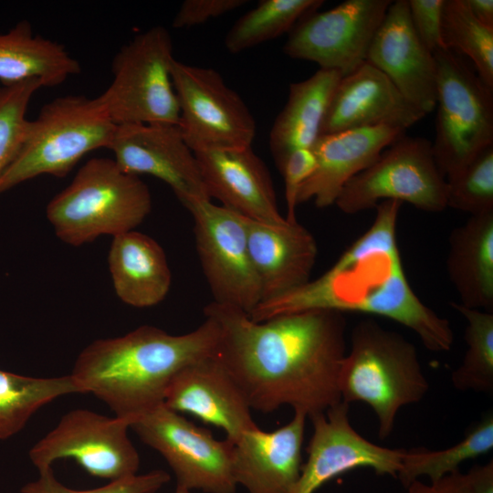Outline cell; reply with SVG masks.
<instances>
[{
    "label": "cell",
    "mask_w": 493,
    "mask_h": 493,
    "mask_svg": "<svg viewBox=\"0 0 493 493\" xmlns=\"http://www.w3.org/2000/svg\"><path fill=\"white\" fill-rule=\"evenodd\" d=\"M218 329L215 356L251 409L282 405L307 416L341 401L339 373L347 352L344 314L308 310L254 321L244 310L215 301L204 309Z\"/></svg>",
    "instance_id": "6da1fadb"
},
{
    "label": "cell",
    "mask_w": 493,
    "mask_h": 493,
    "mask_svg": "<svg viewBox=\"0 0 493 493\" xmlns=\"http://www.w3.org/2000/svg\"><path fill=\"white\" fill-rule=\"evenodd\" d=\"M402 204L375 206L371 226L322 275L273 299L249 314L254 321L308 310L357 312L385 317L412 330L432 351L454 344L449 321L416 296L405 276L396 227Z\"/></svg>",
    "instance_id": "7a4b0ae2"
},
{
    "label": "cell",
    "mask_w": 493,
    "mask_h": 493,
    "mask_svg": "<svg viewBox=\"0 0 493 493\" xmlns=\"http://www.w3.org/2000/svg\"><path fill=\"white\" fill-rule=\"evenodd\" d=\"M205 318L185 334L143 325L120 337L96 340L79 354L70 375L82 393L94 394L131 424L163 404L167 386L181 368L215 354L218 329Z\"/></svg>",
    "instance_id": "3957f363"
},
{
    "label": "cell",
    "mask_w": 493,
    "mask_h": 493,
    "mask_svg": "<svg viewBox=\"0 0 493 493\" xmlns=\"http://www.w3.org/2000/svg\"><path fill=\"white\" fill-rule=\"evenodd\" d=\"M341 401L367 404L384 440L393 430L398 411L420 402L429 390L414 345L399 332L373 320L352 329L339 373Z\"/></svg>",
    "instance_id": "277c9868"
},
{
    "label": "cell",
    "mask_w": 493,
    "mask_h": 493,
    "mask_svg": "<svg viewBox=\"0 0 493 493\" xmlns=\"http://www.w3.org/2000/svg\"><path fill=\"white\" fill-rule=\"evenodd\" d=\"M152 195L140 176L121 170L114 159L92 158L54 196L46 215L56 236L79 246L100 236L135 230L152 210Z\"/></svg>",
    "instance_id": "5b68a950"
},
{
    "label": "cell",
    "mask_w": 493,
    "mask_h": 493,
    "mask_svg": "<svg viewBox=\"0 0 493 493\" xmlns=\"http://www.w3.org/2000/svg\"><path fill=\"white\" fill-rule=\"evenodd\" d=\"M116 127L98 97L52 100L28 120L20 150L0 176V194L42 174L66 176L87 153L109 149Z\"/></svg>",
    "instance_id": "8992f818"
},
{
    "label": "cell",
    "mask_w": 493,
    "mask_h": 493,
    "mask_svg": "<svg viewBox=\"0 0 493 493\" xmlns=\"http://www.w3.org/2000/svg\"><path fill=\"white\" fill-rule=\"evenodd\" d=\"M169 31L155 26L121 47L112 61L113 79L98 96L116 125H178L172 79L174 61Z\"/></svg>",
    "instance_id": "52a82bcc"
},
{
    "label": "cell",
    "mask_w": 493,
    "mask_h": 493,
    "mask_svg": "<svg viewBox=\"0 0 493 493\" xmlns=\"http://www.w3.org/2000/svg\"><path fill=\"white\" fill-rule=\"evenodd\" d=\"M437 114L432 150L446 179L493 145V90L449 49L434 53Z\"/></svg>",
    "instance_id": "ba28073f"
},
{
    "label": "cell",
    "mask_w": 493,
    "mask_h": 493,
    "mask_svg": "<svg viewBox=\"0 0 493 493\" xmlns=\"http://www.w3.org/2000/svg\"><path fill=\"white\" fill-rule=\"evenodd\" d=\"M386 200L407 203L428 213L447 208L446 181L435 163L430 141L404 134L352 177L334 205L353 215Z\"/></svg>",
    "instance_id": "9c48e42d"
},
{
    "label": "cell",
    "mask_w": 493,
    "mask_h": 493,
    "mask_svg": "<svg viewBox=\"0 0 493 493\" xmlns=\"http://www.w3.org/2000/svg\"><path fill=\"white\" fill-rule=\"evenodd\" d=\"M172 79L179 105L178 127L194 152L252 145L256 121L218 71L174 59Z\"/></svg>",
    "instance_id": "30bf717a"
},
{
    "label": "cell",
    "mask_w": 493,
    "mask_h": 493,
    "mask_svg": "<svg viewBox=\"0 0 493 493\" xmlns=\"http://www.w3.org/2000/svg\"><path fill=\"white\" fill-rule=\"evenodd\" d=\"M140 439L158 451L174 473L176 487L205 493H235L233 444L217 440L163 404L130 424Z\"/></svg>",
    "instance_id": "8fae6325"
},
{
    "label": "cell",
    "mask_w": 493,
    "mask_h": 493,
    "mask_svg": "<svg viewBox=\"0 0 493 493\" xmlns=\"http://www.w3.org/2000/svg\"><path fill=\"white\" fill-rule=\"evenodd\" d=\"M194 219L196 249L216 303L248 315L261 301V288L248 249L246 217L211 200L186 208Z\"/></svg>",
    "instance_id": "7c38bea8"
},
{
    "label": "cell",
    "mask_w": 493,
    "mask_h": 493,
    "mask_svg": "<svg viewBox=\"0 0 493 493\" xmlns=\"http://www.w3.org/2000/svg\"><path fill=\"white\" fill-rule=\"evenodd\" d=\"M129 429V422L115 415L74 409L32 446L29 457L38 471L52 467L57 460L72 458L91 476L121 479L136 475L140 466Z\"/></svg>",
    "instance_id": "4fadbf2b"
},
{
    "label": "cell",
    "mask_w": 493,
    "mask_h": 493,
    "mask_svg": "<svg viewBox=\"0 0 493 493\" xmlns=\"http://www.w3.org/2000/svg\"><path fill=\"white\" fill-rule=\"evenodd\" d=\"M392 0H346L311 12L291 29L283 46L291 58L317 63L342 77L366 61L369 47Z\"/></svg>",
    "instance_id": "5bb4252c"
},
{
    "label": "cell",
    "mask_w": 493,
    "mask_h": 493,
    "mask_svg": "<svg viewBox=\"0 0 493 493\" xmlns=\"http://www.w3.org/2000/svg\"><path fill=\"white\" fill-rule=\"evenodd\" d=\"M349 404L341 401L309 417L313 432L292 493H315L335 477L356 468H370L393 477L401 468L405 449L389 448L361 435L351 425Z\"/></svg>",
    "instance_id": "9a60e30c"
},
{
    "label": "cell",
    "mask_w": 493,
    "mask_h": 493,
    "mask_svg": "<svg viewBox=\"0 0 493 493\" xmlns=\"http://www.w3.org/2000/svg\"><path fill=\"white\" fill-rule=\"evenodd\" d=\"M109 150L125 173L152 175L168 184L185 208L194 201L211 200L178 125H117Z\"/></svg>",
    "instance_id": "2e32d148"
},
{
    "label": "cell",
    "mask_w": 493,
    "mask_h": 493,
    "mask_svg": "<svg viewBox=\"0 0 493 493\" xmlns=\"http://www.w3.org/2000/svg\"><path fill=\"white\" fill-rule=\"evenodd\" d=\"M366 61L382 71L425 115L435 109V56L412 26L407 0L391 3L371 43Z\"/></svg>",
    "instance_id": "e0dca14e"
},
{
    "label": "cell",
    "mask_w": 493,
    "mask_h": 493,
    "mask_svg": "<svg viewBox=\"0 0 493 493\" xmlns=\"http://www.w3.org/2000/svg\"><path fill=\"white\" fill-rule=\"evenodd\" d=\"M163 404L222 428L232 443L257 426L240 387L215 355L181 368L167 386Z\"/></svg>",
    "instance_id": "ac0fdd59"
},
{
    "label": "cell",
    "mask_w": 493,
    "mask_h": 493,
    "mask_svg": "<svg viewBox=\"0 0 493 493\" xmlns=\"http://www.w3.org/2000/svg\"><path fill=\"white\" fill-rule=\"evenodd\" d=\"M425 116L382 71L365 61L340 79L327 108L320 135L378 126L406 131Z\"/></svg>",
    "instance_id": "d6986e66"
},
{
    "label": "cell",
    "mask_w": 493,
    "mask_h": 493,
    "mask_svg": "<svg viewBox=\"0 0 493 493\" xmlns=\"http://www.w3.org/2000/svg\"><path fill=\"white\" fill-rule=\"evenodd\" d=\"M194 153L210 198L253 220L269 224L285 221L269 171L251 146Z\"/></svg>",
    "instance_id": "ffe728a7"
},
{
    "label": "cell",
    "mask_w": 493,
    "mask_h": 493,
    "mask_svg": "<svg viewBox=\"0 0 493 493\" xmlns=\"http://www.w3.org/2000/svg\"><path fill=\"white\" fill-rule=\"evenodd\" d=\"M307 414L296 410L292 419L271 432L257 426L233 442V474L248 493H292L302 467Z\"/></svg>",
    "instance_id": "44dd1931"
},
{
    "label": "cell",
    "mask_w": 493,
    "mask_h": 493,
    "mask_svg": "<svg viewBox=\"0 0 493 493\" xmlns=\"http://www.w3.org/2000/svg\"><path fill=\"white\" fill-rule=\"evenodd\" d=\"M404 134L400 128L378 126L320 135L311 147L316 168L299 189L298 205L311 199L319 208L334 205L343 186Z\"/></svg>",
    "instance_id": "7402d4cb"
},
{
    "label": "cell",
    "mask_w": 493,
    "mask_h": 493,
    "mask_svg": "<svg viewBox=\"0 0 493 493\" xmlns=\"http://www.w3.org/2000/svg\"><path fill=\"white\" fill-rule=\"evenodd\" d=\"M249 254L261 288V301L310 280L318 246L297 219L269 224L246 217ZM260 301V302H261Z\"/></svg>",
    "instance_id": "603a6c76"
},
{
    "label": "cell",
    "mask_w": 493,
    "mask_h": 493,
    "mask_svg": "<svg viewBox=\"0 0 493 493\" xmlns=\"http://www.w3.org/2000/svg\"><path fill=\"white\" fill-rule=\"evenodd\" d=\"M108 264L115 293L127 305H157L170 290L172 274L166 255L145 234L132 230L114 236Z\"/></svg>",
    "instance_id": "cb8c5ba5"
},
{
    "label": "cell",
    "mask_w": 493,
    "mask_h": 493,
    "mask_svg": "<svg viewBox=\"0 0 493 493\" xmlns=\"http://www.w3.org/2000/svg\"><path fill=\"white\" fill-rule=\"evenodd\" d=\"M446 271L459 304L493 312V210L451 232Z\"/></svg>",
    "instance_id": "d4e9b609"
},
{
    "label": "cell",
    "mask_w": 493,
    "mask_h": 493,
    "mask_svg": "<svg viewBox=\"0 0 493 493\" xmlns=\"http://www.w3.org/2000/svg\"><path fill=\"white\" fill-rule=\"evenodd\" d=\"M341 77L337 70L320 68L309 79L289 85L288 100L269 132V148L277 166L291 152L313 146Z\"/></svg>",
    "instance_id": "484cf974"
},
{
    "label": "cell",
    "mask_w": 493,
    "mask_h": 493,
    "mask_svg": "<svg viewBox=\"0 0 493 493\" xmlns=\"http://www.w3.org/2000/svg\"><path fill=\"white\" fill-rule=\"evenodd\" d=\"M79 71V63L63 45L35 35L26 20L0 33V80L3 85L38 79L44 87H55Z\"/></svg>",
    "instance_id": "4316f807"
},
{
    "label": "cell",
    "mask_w": 493,
    "mask_h": 493,
    "mask_svg": "<svg viewBox=\"0 0 493 493\" xmlns=\"http://www.w3.org/2000/svg\"><path fill=\"white\" fill-rule=\"evenodd\" d=\"M82 393L73 377H29L0 370V439L18 433L43 405L62 395Z\"/></svg>",
    "instance_id": "83f0119b"
},
{
    "label": "cell",
    "mask_w": 493,
    "mask_h": 493,
    "mask_svg": "<svg viewBox=\"0 0 493 493\" xmlns=\"http://www.w3.org/2000/svg\"><path fill=\"white\" fill-rule=\"evenodd\" d=\"M493 448V414H488L467 432L456 445L442 450H405L397 478L406 488L422 477L430 482L458 471L460 465Z\"/></svg>",
    "instance_id": "f1b7e54d"
},
{
    "label": "cell",
    "mask_w": 493,
    "mask_h": 493,
    "mask_svg": "<svg viewBox=\"0 0 493 493\" xmlns=\"http://www.w3.org/2000/svg\"><path fill=\"white\" fill-rule=\"evenodd\" d=\"M322 0H263L239 17L227 32L225 46L236 54L290 32Z\"/></svg>",
    "instance_id": "f546056e"
},
{
    "label": "cell",
    "mask_w": 493,
    "mask_h": 493,
    "mask_svg": "<svg viewBox=\"0 0 493 493\" xmlns=\"http://www.w3.org/2000/svg\"><path fill=\"white\" fill-rule=\"evenodd\" d=\"M450 306L467 320V345L462 363L452 372L451 381L460 391L493 393V312L470 309L453 301Z\"/></svg>",
    "instance_id": "4dcf8cb0"
},
{
    "label": "cell",
    "mask_w": 493,
    "mask_h": 493,
    "mask_svg": "<svg viewBox=\"0 0 493 493\" xmlns=\"http://www.w3.org/2000/svg\"><path fill=\"white\" fill-rule=\"evenodd\" d=\"M441 35L444 47L467 56L478 78L493 90V29L474 17L467 0H444Z\"/></svg>",
    "instance_id": "1f68e13d"
},
{
    "label": "cell",
    "mask_w": 493,
    "mask_h": 493,
    "mask_svg": "<svg viewBox=\"0 0 493 493\" xmlns=\"http://www.w3.org/2000/svg\"><path fill=\"white\" fill-rule=\"evenodd\" d=\"M446 181L447 207L470 215L493 210V145Z\"/></svg>",
    "instance_id": "d6a6232c"
},
{
    "label": "cell",
    "mask_w": 493,
    "mask_h": 493,
    "mask_svg": "<svg viewBox=\"0 0 493 493\" xmlns=\"http://www.w3.org/2000/svg\"><path fill=\"white\" fill-rule=\"evenodd\" d=\"M42 87L38 79L0 87V176L20 150L28 122L29 102Z\"/></svg>",
    "instance_id": "836d02e7"
},
{
    "label": "cell",
    "mask_w": 493,
    "mask_h": 493,
    "mask_svg": "<svg viewBox=\"0 0 493 493\" xmlns=\"http://www.w3.org/2000/svg\"><path fill=\"white\" fill-rule=\"evenodd\" d=\"M34 481L21 488L22 493H155L170 480L163 470H152L145 474H136L90 489H74L62 484L54 475L52 467L38 471Z\"/></svg>",
    "instance_id": "e575fe53"
},
{
    "label": "cell",
    "mask_w": 493,
    "mask_h": 493,
    "mask_svg": "<svg viewBox=\"0 0 493 493\" xmlns=\"http://www.w3.org/2000/svg\"><path fill=\"white\" fill-rule=\"evenodd\" d=\"M316 156L311 148L297 149L286 156L278 165L285 185L287 216L288 221L296 220L295 210L299 189L316 168Z\"/></svg>",
    "instance_id": "d590c367"
},
{
    "label": "cell",
    "mask_w": 493,
    "mask_h": 493,
    "mask_svg": "<svg viewBox=\"0 0 493 493\" xmlns=\"http://www.w3.org/2000/svg\"><path fill=\"white\" fill-rule=\"evenodd\" d=\"M407 1L411 23L421 42L433 54L440 49H446L441 35L444 0Z\"/></svg>",
    "instance_id": "8d00e7d4"
},
{
    "label": "cell",
    "mask_w": 493,
    "mask_h": 493,
    "mask_svg": "<svg viewBox=\"0 0 493 493\" xmlns=\"http://www.w3.org/2000/svg\"><path fill=\"white\" fill-rule=\"evenodd\" d=\"M246 0H186L173 20L175 28L192 27L232 12L244 5Z\"/></svg>",
    "instance_id": "74e56055"
},
{
    "label": "cell",
    "mask_w": 493,
    "mask_h": 493,
    "mask_svg": "<svg viewBox=\"0 0 493 493\" xmlns=\"http://www.w3.org/2000/svg\"><path fill=\"white\" fill-rule=\"evenodd\" d=\"M406 490L407 493H473L467 473H461L460 470L434 482L414 480L406 487Z\"/></svg>",
    "instance_id": "f35d334b"
},
{
    "label": "cell",
    "mask_w": 493,
    "mask_h": 493,
    "mask_svg": "<svg viewBox=\"0 0 493 493\" xmlns=\"http://www.w3.org/2000/svg\"><path fill=\"white\" fill-rule=\"evenodd\" d=\"M473 493H493V460L474 465L467 473Z\"/></svg>",
    "instance_id": "ab89813d"
},
{
    "label": "cell",
    "mask_w": 493,
    "mask_h": 493,
    "mask_svg": "<svg viewBox=\"0 0 493 493\" xmlns=\"http://www.w3.org/2000/svg\"><path fill=\"white\" fill-rule=\"evenodd\" d=\"M467 3L474 17L485 26L493 29V1L467 0Z\"/></svg>",
    "instance_id": "60d3db41"
},
{
    "label": "cell",
    "mask_w": 493,
    "mask_h": 493,
    "mask_svg": "<svg viewBox=\"0 0 493 493\" xmlns=\"http://www.w3.org/2000/svg\"><path fill=\"white\" fill-rule=\"evenodd\" d=\"M174 493H193V492L185 488L176 487Z\"/></svg>",
    "instance_id": "b9f144b4"
}]
</instances>
